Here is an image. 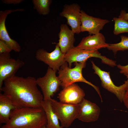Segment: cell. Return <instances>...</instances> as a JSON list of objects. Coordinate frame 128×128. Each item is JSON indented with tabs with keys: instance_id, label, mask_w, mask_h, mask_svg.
I'll return each mask as SVG.
<instances>
[{
	"instance_id": "cell-15",
	"label": "cell",
	"mask_w": 128,
	"mask_h": 128,
	"mask_svg": "<svg viewBox=\"0 0 128 128\" xmlns=\"http://www.w3.org/2000/svg\"><path fill=\"white\" fill-rule=\"evenodd\" d=\"M108 44L106 42L104 36L100 32L84 37L75 47L80 49L98 50L102 48H107Z\"/></svg>"
},
{
	"instance_id": "cell-23",
	"label": "cell",
	"mask_w": 128,
	"mask_h": 128,
	"mask_svg": "<svg viewBox=\"0 0 128 128\" xmlns=\"http://www.w3.org/2000/svg\"><path fill=\"white\" fill-rule=\"evenodd\" d=\"M117 68L120 69V73L128 77V64L122 65L120 64L117 65Z\"/></svg>"
},
{
	"instance_id": "cell-24",
	"label": "cell",
	"mask_w": 128,
	"mask_h": 128,
	"mask_svg": "<svg viewBox=\"0 0 128 128\" xmlns=\"http://www.w3.org/2000/svg\"><path fill=\"white\" fill-rule=\"evenodd\" d=\"M119 18L128 21V13H126L125 10H122L120 11Z\"/></svg>"
},
{
	"instance_id": "cell-16",
	"label": "cell",
	"mask_w": 128,
	"mask_h": 128,
	"mask_svg": "<svg viewBox=\"0 0 128 128\" xmlns=\"http://www.w3.org/2000/svg\"><path fill=\"white\" fill-rule=\"evenodd\" d=\"M75 33L67 24H61L58 34L59 42L56 43L59 47L62 53L65 54L69 50L74 47Z\"/></svg>"
},
{
	"instance_id": "cell-10",
	"label": "cell",
	"mask_w": 128,
	"mask_h": 128,
	"mask_svg": "<svg viewBox=\"0 0 128 128\" xmlns=\"http://www.w3.org/2000/svg\"><path fill=\"white\" fill-rule=\"evenodd\" d=\"M81 10L80 6L77 3L66 4L59 14L60 16L66 18L67 24L71 27L75 34H78L81 32Z\"/></svg>"
},
{
	"instance_id": "cell-18",
	"label": "cell",
	"mask_w": 128,
	"mask_h": 128,
	"mask_svg": "<svg viewBox=\"0 0 128 128\" xmlns=\"http://www.w3.org/2000/svg\"><path fill=\"white\" fill-rule=\"evenodd\" d=\"M41 106L46 115L47 123V128H64L60 125L59 119L53 110L48 100H43Z\"/></svg>"
},
{
	"instance_id": "cell-27",
	"label": "cell",
	"mask_w": 128,
	"mask_h": 128,
	"mask_svg": "<svg viewBox=\"0 0 128 128\" xmlns=\"http://www.w3.org/2000/svg\"><path fill=\"white\" fill-rule=\"evenodd\" d=\"M46 126H44L43 127H41V128H47L46 127Z\"/></svg>"
},
{
	"instance_id": "cell-1",
	"label": "cell",
	"mask_w": 128,
	"mask_h": 128,
	"mask_svg": "<svg viewBox=\"0 0 128 128\" xmlns=\"http://www.w3.org/2000/svg\"><path fill=\"white\" fill-rule=\"evenodd\" d=\"M4 84L2 91L16 108L42 107L43 96L34 77L15 75L5 80Z\"/></svg>"
},
{
	"instance_id": "cell-22",
	"label": "cell",
	"mask_w": 128,
	"mask_h": 128,
	"mask_svg": "<svg viewBox=\"0 0 128 128\" xmlns=\"http://www.w3.org/2000/svg\"><path fill=\"white\" fill-rule=\"evenodd\" d=\"M12 50L4 41L0 40V54L10 53Z\"/></svg>"
},
{
	"instance_id": "cell-26",
	"label": "cell",
	"mask_w": 128,
	"mask_h": 128,
	"mask_svg": "<svg viewBox=\"0 0 128 128\" xmlns=\"http://www.w3.org/2000/svg\"><path fill=\"white\" fill-rule=\"evenodd\" d=\"M23 0H3V2L4 3L7 4H14L19 3Z\"/></svg>"
},
{
	"instance_id": "cell-2",
	"label": "cell",
	"mask_w": 128,
	"mask_h": 128,
	"mask_svg": "<svg viewBox=\"0 0 128 128\" xmlns=\"http://www.w3.org/2000/svg\"><path fill=\"white\" fill-rule=\"evenodd\" d=\"M47 123L42 107L18 108L13 110L9 120L1 128H41Z\"/></svg>"
},
{
	"instance_id": "cell-12",
	"label": "cell",
	"mask_w": 128,
	"mask_h": 128,
	"mask_svg": "<svg viewBox=\"0 0 128 128\" xmlns=\"http://www.w3.org/2000/svg\"><path fill=\"white\" fill-rule=\"evenodd\" d=\"M81 32H87L90 35L98 34L104 26L110 22L107 19L90 16L83 10H81Z\"/></svg>"
},
{
	"instance_id": "cell-13",
	"label": "cell",
	"mask_w": 128,
	"mask_h": 128,
	"mask_svg": "<svg viewBox=\"0 0 128 128\" xmlns=\"http://www.w3.org/2000/svg\"><path fill=\"white\" fill-rule=\"evenodd\" d=\"M79 105L77 119L86 122L97 120L100 109L97 105L84 98L79 104Z\"/></svg>"
},
{
	"instance_id": "cell-4",
	"label": "cell",
	"mask_w": 128,
	"mask_h": 128,
	"mask_svg": "<svg viewBox=\"0 0 128 128\" xmlns=\"http://www.w3.org/2000/svg\"><path fill=\"white\" fill-rule=\"evenodd\" d=\"M92 57L100 58L103 63L111 67L116 66L115 61L102 55L98 50L80 49L74 47L69 50L64 56L65 61L68 63L70 68L73 63L86 61L88 59Z\"/></svg>"
},
{
	"instance_id": "cell-3",
	"label": "cell",
	"mask_w": 128,
	"mask_h": 128,
	"mask_svg": "<svg viewBox=\"0 0 128 128\" xmlns=\"http://www.w3.org/2000/svg\"><path fill=\"white\" fill-rule=\"evenodd\" d=\"M75 67L71 68L66 62L58 71V77L61 82V86L63 88L73 83L80 82L85 83L93 87L98 93L101 102L102 99L99 88L86 80L83 76L82 69L86 65V61L75 62Z\"/></svg>"
},
{
	"instance_id": "cell-11",
	"label": "cell",
	"mask_w": 128,
	"mask_h": 128,
	"mask_svg": "<svg viewBox=\"0 0 128 128\" xmlns=\"http://www.w3.org/2000/svg\"><path fill=\"white\" fill-rule=\"evenodd\" d=\"M85 96L83 90L74 83L63 88L58 94V97L62 103L78 105L82 102Z\"/></svg>"
},
{
	"instance_id": "cell-19",
	"label": "cell",
	"mask_w": 128,
	"mask_h": 128,
	"mask_svg": "<svg viewBox=\"0 0 128 128\" xmlns=\"http://www.w3.org/2000/svg\"><path fill=\"white\" fill-rule=\"evenodd\" d=\"M34 8L41 15H46L50 11V7L52 0H33Z\"/></svg>"
},
{
	"instance_id": "cell-9",
	"label": "cell",
	"mask_w": 128,
	"mask_h": 128,
	"mask_svg": "<svg viewBox=\"0 0 128 128\" xmlns=\"http://www.w3.org/2000/svg\"><path fill=\"white\" fill-rule=\"evenodd\" d=\"M64 55L56 44L54 50L50 52H47L43 48L39 49L36 51L35 57L37 60L47 64L56 72L66 62L64 59Z\"/></svg>"
},
{
	"instance_id": "cell-6",
	"label": "cell",
	"mask_w": 128,
	"mask_h": 128,
	"mask_svg": "<svg viewBox=\"0 0 128 128\" xmlns=\"http://www.w3.org/2000/svg\"><path fill=\"white\" fill-rule=\"evenodd\" d=\"M94 73L97 74L101 81L102 86L104 88L115 95L120 102H123L127 90L128 88V77L122 85L119 86H116L112 80L110 72L101 70L92 61H91Z\"/></svg>"
},
{
	"instance_id": "cell-5",
	"label": "cell",
	"mask_w": 128,
	"mask_h": 128,
	"mask_svg": "<svg viewBox=\"0 0 128 128\" xmlns=\"http://www.w3.org/2000/svg\"><path fill=\"white\" fill-rule=\"evenodd\" d=\"M48 100L63 128L69 127L74 120L77 119L79 104L73 105L64 103L51 98Z\"/></svg>"
},
{
	"instance_id": "cell-20",
	"label": "cell",
	"mask_w": 128,
	"mask_h": 128,
	"mask_svg": "<svg viewBox=\"0 0 128 128\" xmlns=\"http://www.w3.org/2000/svg\"><path fill=\"white\" fill-rule=\"evenodd\" d=\"M121 40L118 43L109 44L107 48L112 51L114 55L119 51H124L128 50V37L123 35L120 36Z\"/></svg>"
},
{
	"instance_id": "cell-17",
	"label": "cell",
	"mask_w": 128,
	"mask_h": 128,
	"mask_svg": "<svg viewBox=\"0 0 128 128\" xmlns=\"http://www.w3.org/2000/svg\"><path fill=\"white\" fill-rule=\"evenodd\" d=\"M16 107L10 99L4 94L0 93V123H7L11 113Z\"/></svg>"
},
{
	"instance_id": "cell-8",
	"label": "cell",
	"mask_w": 128,
	"mask_h": 128,
	"mask_svg": "<svg viewBox=\"0 0 128 128\" xmlns=\"http://www.w3.org/2000/svg\"><path fill=\"white\" fill-rule=\"evenodd\" d=\"M24 62L19 59H15L9 53L0 54V91L6 79L15 75L18 69L24 66Z\"/></svg>"
},
{
	"instance_id": "cell-7",
	"label": "cell",
	"mask_w": 128,
	"mask_h": 128,
	"mask_svg": "<svg viewBox=\"0 0 128 128\" xmlns=\"http://www.w3.org/2000/svg\"><path fill=\"white\" fill-rule=\"evenodd\" d=\"M56 72L48 67L45 75L38 78L36 82L43 94L44 100H48L59 90L61 82L56 74Z\"/></svg>"
},
{
	"instance_id": "cell-14",
	"label": "cell",
	"mask_w": 128,
	"mask_h": 128,
	"mask_svg": "<svg viewBox=\"0 0 128 128\" xmlns=\"http://www.w3.org/2000/svg\"><path fill=\"white\" fill-rule=\"evenodd\" d=\"M21 9L15 10H6L0 12V40L4 41L10 47L12 50L16 52H19L21 47L16 41L11 39L7 31L5 25V20L8 15L11 13L17 11H23Z\"/></svg>"
},
{
	"instance_id": "cell-25",
	"label": "cell",
	"mask_w": 128,
	"mask_h": 128,
	"mask_svg": "<svg viewBox=\"0 0 128 128\" xmlns=\"http://www.w3.org/2000/svg\"><path fill=\"white\" fill-rule=\"evenodd\" d=\"M123 102L125 106L128 109V88L126 92Z\"/></svg>"
},
{
	"instance_id": "cell-21",
	"label": "cell",
	"mask_w": 128,
	"mask_h": 128,
	"mask_svg": "<svg viewBox=\"0 0 128 128\" xmlns=\"http://www.w3.org/2000/svg\"><path fill=\"white\" fill-rule=\"evenodd\" d=\"M114 22L113 33L115 35L128 32V21L120 18L114 17Z\"/></svg>"
}]
</instances>
